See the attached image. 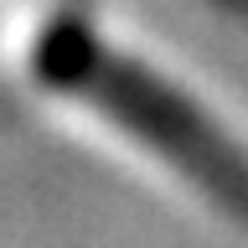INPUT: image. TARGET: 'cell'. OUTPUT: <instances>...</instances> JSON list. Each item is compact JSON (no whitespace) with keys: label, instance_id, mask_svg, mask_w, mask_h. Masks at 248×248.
I'll return each mask as SVG.
<instances>
[{"label":"cell","instance_id":"6da1fadb","mask_svg":"<svg viewBox=\"0 0 248 248\" xmlns=\"http://www.w3.org/2000/svg\"><path fill=\"white\" fill-rule=\"evenodd\" d=\"M36 73L52 88L93 98L108 119H119L135 140H145L155 155H166L191 186L212 191L222 212L248 222V155L170 83H160L129 57H114L83 26L46 31L42 52H36Z\"/></svg>","mask_w":248,"mask_h":248}]
</instances>
